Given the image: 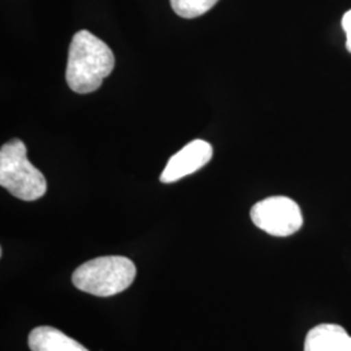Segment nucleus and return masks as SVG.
<instances>
[{"label":"nucleus","instance_id":"obj_7","mask_svg":"<svg viewBox=\"0 0 351 351\" xmlns=\"http://www.w3.org/2000/svg\"><path fill=\"white\" fill-rule=\"evenodd\" d=\"M32 351H88L78 341L52 326L34 328L27 339Z\"/></svg>","mask_w":351,"mask_h":351},{"label":"nucleus","instance_id":"obj_1","mask_svg":"<svg viewBox=\"0 0 351 351\" xmlns=\"http://www.w3.org/2000/svg\"><path fill=\"white\" fill-rule=\"evenodd\" d=\"M114 55L107 43L88 30L77 32L68 52L65 80L68 86L78 94L94 93L103 80L111 75Z\"/></svg>","mask_w":351,"mask_h":351},{"label":"nucleus","instance_id":"obj_6","mask_svg":"<svg viewBox=\"0 0 351 351\" xmlns=\"http://www.w3.org/2000/svg\"><path fill=\"white\" fill-rule=\"evenodd\" d=\"M304 351H351V337L343 326L320 324L307 333Z\"/></svg>","mask_w":351,"mask_h":351},{"label":"nucleus","instance_id":"obj_3","mask_svg":"<svg viewBox=\"0 0 351 351\" xmlns=\"http://www.w3.org/2000/svg\"><path fill=\"white\" fill-rule=\"evenodd\" d=\"M137 275L134 263L125 256H101L80 265L72 276L78 290L97 297H112L129 288Z\"/></svg>","mask_w":351,"mask_h":351},{"label":"nucleus","instance_id":"obj_9","mask_svg":"<svg viewBox=\"0 0 351 351\" xmlns=\"http://www.w3.org/2000/svg\"><path fill=\"white\" fill-rule=\"evenodd\" d=\"M342 29L346 33V49L351 53V10L342 17Z\"/></svg>","mask_w":351,"mask_h":351},{"label":"nucleus","instance_id":"obj_2","mask_svg":"<svg viewBox=\"0 0 351 351\" xmlns=\"http://www.w3.org/2000/svg\"><path fill=\"white\" fill-rule=\"evenodd\" d=\"M0 185L13 197L26 202L37 201L47 191V181L29 162L21 139H11L0 149Z\"/></svg>","mask_w":351,"mask_h":351},{"label":"nucleus","instance_id":"obj_5","mask_svg":"<svg viewBox=\"0 0 351 351\" xmlns=\"http://www.w3.org/2000/svg\"><path fill=\"white\" fill-rule=\"evenodd\" d=\"M213 155V146L208 142L194 139L168 160L160 175V181L164 184H172L186 176L193 175L208 163Z\"/></svg>","mask_w":351,"mask_h":351},{"label":"nucleus","instance_id":"obj_8","mask_svg":"<svg viewBox=\"0 0 351 351\" xmlns=\"http://www.w3.org/2000/svg\"><path fill=\"white\" fill-rule=\"evenodd\" d=\"M219 0H171L176 14L182 19H195L213 10Z\"/></svg>","mask_w":351,"mask_h":351},{"label":"nucleus","instance_id":"obj_4","mask_svg":"<svg viewBox=\"0 0 351 351\" xmlns=\"http://www.w3.org/2000/svg\"><path fill=\"white\" fill-rule=\"evenodd\" d=\"M252 223L275 237H289L303 226V216L298 203L288 197H269L252 206Z\"/></svg>","mask_w":351,"mask_h":351}]
</instances>
